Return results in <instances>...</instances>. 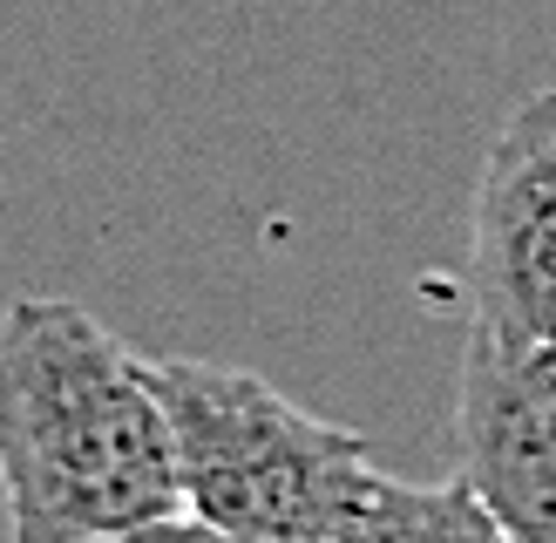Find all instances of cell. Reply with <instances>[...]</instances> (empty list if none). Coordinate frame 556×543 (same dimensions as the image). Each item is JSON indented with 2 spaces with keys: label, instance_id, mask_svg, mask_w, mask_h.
<instances>
[{
  "label": "cell",
  "instance_id": "cell-1",
  "mask_svg": "<svg viewBox=\"0 0 556 543\" xmlns=\"http://www.w3.org/2000/svg\"><path fill=\"white\" fill-rule=\"evenodd\" d=\"M0 509L8 543H123L184 516L150 361L54 292L0 313Z\"/></svg>",
  "mask_w": 556,
  "mask_h": 543
},
{
  "label": "cell",
  "instance_id": "cell-2",
  "mask_svg": "<svg viewBox=\"0 0 556 543\" xmlns=\"http://www.w3.org/2000/svg\"><path fill=\"white\" fill-rule=\"evenodd\" d=\"M150 388L177 434L184 516L271 543H346L380 489L359 428L319 421L252 367L150 361Z\"/></svg>",
  "mask_w": 556,
  "mask_h": 543
},
{
  "label": "cell",
  "instance_id": "cell-3",
  "mask_svg": "<svg viewBox=\"0 0 556 543\" xmlns=\"http://www.w3.org/2000/svg\"><path fill=\"white\" fill-rule=\"evenodd\" d=\"M462 292L476 333L556 340V89L522 96L482 156Z\"/></svg>",
  "mask_w": 556,
  "mask_h": 543
},
{
  "label": "cell",
  "instance_id": "cell-4",
  "mask_svg": "<svg viewBox=\"0 0 556 543\" xmlns=\"http://www.w3.org/2000/svg\"><path fill=\"white\" fill-rule=\"evenodd\" d=\"M455 476L516 543H556V340H489L468 326L455 374Z\"/></svg>",
  "mask_w": 556,
  "mask_h": 543
},
{
  "label": "cell",
  "instance_id": "cell-5",
  "mask_svg": "<svg viewBox=\"0 0 556 543\" xmlns=\"http://www.w3.org/2000/svg\"><path fill=\"white\" fill-rule=\"evenodd\" d=\"M346 543H516L476 489L455 482H401L380 476L367 516L353 523Z\"/></svg>",
  "mask_w": 556,
  "mask_h": 543
},
{
  "label": "cell",
  "instance_id": "cell-6",
  "mask_svg": "<svg viewBox=\"0 0 556 543\" xmlns=\"http://www.w3.org/2000/svg\"><path fill=\"white\" fill-rule=\"evenodd\" d=\"M123 543H271V536H238V530H217V523H198V516H170L156 530H136Z\"/></svg>",
  "mask_w": 556,
  "mask_h": 543
}]
</instances>
